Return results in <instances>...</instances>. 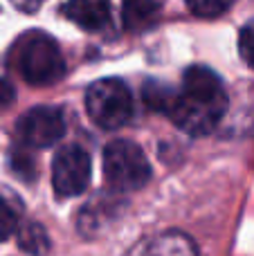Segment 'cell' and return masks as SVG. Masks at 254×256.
<instances>
[{
	"label": "cell",
	"mask_w": 254,
	"mask_h": 256,
	"mask_svg": "<svg viewBox=\"0 0 254 256\" xmlns=\"http://www.w3.org/2000/svg\"><path fill=\"white\" fill-rule=\"evenodd\" d=\"M228 112V92L212 68L192 66L182 74V90L176 94L169 117L189 135H207Z\"/></svg>",
	"instance_id": "1"
},
{
	"label": "cell",
	"mask_w": 254,
	"mask_h": 256,
	"mask_svg": "<svg viewBox=\"0 0 254 256\" xmlns=\"http://www.w3.org/2000/svg\"><path fill=\"white\" fill-rule=\"evenodd\" d=\"M18 74L30 86H52L66 74V58L58 43L43 32L25 34L12 50Z\"/></svg>",
	"instance_id": "2"
},
{
	"label": "cell",
	"mask_w": 254,
	"mask_h": 256,
	"mask_svg": "<svg viewBox=\"0 0 254 256\" xmlns=\"http://www.w3.org/2000/svg\"><path fill=\"white\" fill-rule=\"evenodd\" d=\"M104 176L112 191H138L151 180V164L130 140H115L104 148Z\"/></svg>",
	"instance_id": "3"
},
{
	"label": "cell",
	"mask_w": 254,
	"mask_h": 256,
	"mask_svg": "<svg viewBox=\"0 0 254 256\" xmlns=\"http://www.w3.org/2000/svg\"><path fill=\"white\" fill-rule=\"evenodd\" d=\"M86 110L99 128L115 130L133 117V97L122 79H99L86 92Z\"/></svg>",
	"instance_id": "4"
},
{
	"label": "cell",
	"mask_w": 254,
	"mask_h": 256,
	"mask_svg": "<svg viewBox=\"0 0 254 256\" xmlns=\"http://www.w3.org/2000/svg\"><path fill=\"white\" fill-rule=\"evenodd\" d=\"M66 135V120L56 106H34L16 122V137L27 148H50Z\"/></svg>",
	"instance_id": "5"
},
{
	"label": "cell",
	"mask_w": 254,
	"mask_h": 256,
	"mask_svg": "<svg viewBox=\"0 0 254 256\" xmlns=\"http://www.w3.org/2000/svg\"><path fill=\"white\" fill-rule=\"evenodd\" d=\"M92 162L86 148L76 144L61 146L52 160V186L61 198L79 196L88 189Z\"/></svg>",
	"instance_id": "6"
},
{
	"label": "cell",
	"mask_w": 254,
	"mask_h": 256,
	"mask_svg": "<svg viewBox=\"0 0 254 256\" xmlns=\"http://www.w3.org/2000/svg\"><path fill=\"white\" fill-rule=\"evenodd\" d=\"M61 14L79 25L81 30L97 32L110 22V4L108 0H68L61 7Z\"/></svg>",
	"instance_id": "7"
},
{
	"label": "cell",
	"mask_w": 254,
	"mask_h": 256,
	"mask_svg": "<svg viewBox=\"0 0 254 256\" xmlns=\"http://www.w3.org/2000/svg\"><path fill=\"white\" fill-rule=\"evenodd\" d=\"M162 9V0H124L122 22L128 32H142L156 22Z\"/></svg>",
	"instance_id": "8"
},
{
	"label": "cell",
	"mask_w": 254,
	"mask_h": 256,
	"mask_svg": "<svg viewBox=\"0 0 254 256\" xmlns=\"http://www.w3.org/2000/svg\"><path fill=\"white\" fill-rule=\"evenodd\" d=\"M144 256H198L194 240L182 232H166L148 243Z\"/></svg>",
	"instance_id": "9"
},
{
	"label": "cell",
	"mask_w": 254,
	"mask_h": 256,
	"mask_svg": "<svg viewBox=\"0 0 254 256\" xmlns=\"http://www.w3.org/2000/svg\"><path fill=\"white\" fill-rule=\"evenodd\" d=\"M18 248L30 256H45L50 250L48 232L38 222H27L18 230Z\"/></svg>",
	"instance_id": "10"
},
{
	"label": "cell",
	"mask_w": 254,
	"mask_h": 256,
	"mask_svg": "<svg viewBox=\"0 0 254 256\" xmlns=\"http://www.w3.org/2000/svg\"><path fill=\"white\" fill-rule=\"evenodd\" d=\"M176 94L178 92H176L171 86L162 84V81H146V84L142 86L144 104H146L151 110L164 112V115H169L171 106H174V102H176Z\"/></svg>",
	"instance_id": "11"
},
{
	"label": "cell",
	"mask_w": 254,
	"mask_h": 256,
	"mask_svg": "<svg viewBox=\"0 0 254 256\" xmlns=\"http://www.w3.org/2000/svg\"><path fill=\"white\" fill-rule=\"evenodd\" d=\"M189 7V12L194 16L200 18H218L225 12H230V7L234 4V0H184Z\"/></svg>",
	"instance_id": "12"
},
{
	"label": "cell",
	"mask_w": 254,
	"mask_h": 256,
	"mask_svg": "<svg viewBox=\"0 0 254 256\" xmlns=\"http://www.w3.org/2000/svg\"><path fill=\"white\" fill-rule=\"evenodd\" d=\"M18 230V212L4 196H0V243L14 236Z\"/></svg>",
	"instance_id": "13"
},
{
	"label": "cell",
	"mask_w": 254,
	"mask_h": 256,
	"mask_svg": "<svg viewBox=\"0 0 254 256\" xmlns=\"http://www.w3.org/2000/svg\"><path fill=\"white\" fill-rule=\"evenodd\" d=\"M12 168H14V173H18V176L27 182L34 180V178L38 176V168H36L34 160L25 153H18V150L12 153Z\"/></svg>",
	"instance_id": "14"
},
{
	"label": "cell",
	"mask_w": 254,
	"mask_h": 256,
	"mask_svg": "<svg viewBox=\"0 0 254 256\" xmlns=\"http://www.w3.org/2000/svg\"><path fill=\"white\" fill-rule=\"evenodd\" d=\"M238 54L246 61V66L254 70V22L246 25L238 34Z\"/></svg>",
	"instance_id": "15"
},
{
	"label": "cell",
	"mask_w": 254,
	"mask_h": 256,
	"mask_svg": "<svg viewBox=\"0 0 254 256\" xmlns=\"http://www.w3.org/2000/svg\"><path fill=\"white\" fill-rule=\"evenodd\" d=\"M14 99H16V90H14V86L9 84L4 76H0V108L12 106Z\"/></svg>",
	"instance_id": "16"
},
{
	"label": "cell",
	"mask_w": 254,
	"mask_h": 256,
	"mask_svg": "<svg viewBox=\"0 0 254 256\" xmlns=\"http://www.w3.org/2000/svg\"><path fill=\"white\" fill-rule=\"evenodd\" d=\"M43 0H12V4L18 9V12H25V14H32L40 7Z\"/></svg>",
	"instance_id": "17"
}]
</instances>
